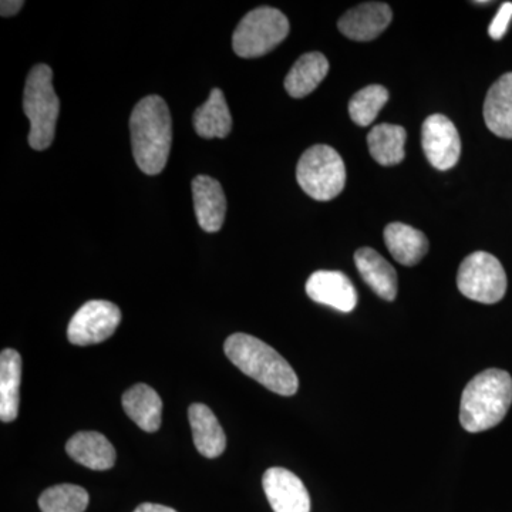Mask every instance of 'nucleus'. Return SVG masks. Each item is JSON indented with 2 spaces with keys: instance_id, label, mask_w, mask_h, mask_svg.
I'll return each mask as SVG.
<instances>
[{
  "instance_id": "4be33fe9",
  "label": "nucleus",
  "mask_w": 512,
  "mask_h": 512,
  "mask_svg": "<svg viewBox=\"0 0 512 512\" xmlns=\"http://www.w3.org/2000/svg\"><path fill=\"white\" fill-rule=\"evenodd\" d=\"M195 133L202 138H225L232 130V117L221 89H214L208 100L195 110Z\"/></svg>"
},
{
  "instance_id": "39448f33",
  "label": "nucleus",
  "mask_w": 512,
  "mask_h": 512,
  "mask_svg": "<svg viewBox=\"0 0 512 512\" xmlns=\"http://www.w3.org/2000/svg\"><path fill=\"white\" fill-rule=\"evenodd\" d=\"M289 30V20L281 10L262 6L239 22L232 35V49L244 59L265 56L284 42Z\"/></svg>"
},
{
  "instance_id": "cd10ccee",
  "label": "nucleus",
  "mask_w": 512,
  "mask_h": 512,
  "mask_svg": "<svg viewBox=\"0 0 512 512\" xmlns=\"http://www.w3.org/2000/svg\"><path fill=\"white\" fill-rule=\"evenodd\" d=\"M134 512H177L173 508L165 507V505L144 503L138 505Z\"/></svg>"
},
{
  "instance_id": "bb28decb",
  "label": "nucleus",
  "mask_w": 512,
  "mask_h": 512,
  "mask_svg": "<svg viewBox=\"0 0 512 512\" xmlns=\"http://www.w3.org/2000/svg\"><path fill=\"white\" fill-rule=\"evenodd\" d=\"M23 6H25V2H22V0L20 2L18 0H3L0 3V13H2L3 18H10V16H15Z\"/></svg>"
},
{
  "instance_id": "aec40b11",
  "label": "nucleus",
  "mask_w": 512,
  "mask_h": 512,
  "mask_svg": "<svg viewBox=\"0 0 512 512\" xmlns=\"http://www.w3.org/2000/svg\"><path fill=\"white\" fill-rule=\"evenodd\" d=\"M329 73V62L319 52L306 53L293 64L285 79V89L293 99H303L318 89Z\"/></svg>"
},
{
  "instance_id": "9b49d317",
  "label": "nucleus",
  "mask_w": 512,
  "mask_h": 512,
  "mask_svg": "<svg viewBox=\"0 0 512 512\" xmlns=\"http://www.w3.org/2000/svg\"><path fill=\"white\" fill-rule=\"evenodd\" d=\"M306 293L313 302L343 313L357 305V292L348 276L339 271H318L309 276Z\"/></svg>"
},
{
  "instance_id": "f257e3e1",
  "label": "nucleus",
  "mask_w": 512,
  "mask_h": 512,
  "mask_svg": "<svg viewBox=\"0 0 512 512\" xmlns=\"http://www.w3.org/2000/svg\"><path fill=\"white\" fill-rule=\"evenodd\" d=\"M130 136L138 168L147 175L160 174L173 144V119L160 96L153 94L138 101L130 117Z\"/></svg>"
},
{
  "instance_id": "423d86ee",
  "label": "nucleus",
  "mask_w": 512,
  "mask_h": 512,
  "mask_svg": "<svg viewBox=\"0 0 512 512\" xmlns=\"http://www.w3.org/2000/svg\"><path fill=\"white\" fill-rule=\"evenodd\" d=\"M296 180L313 200H333L345 188V163L335 148L318 144L302 154L296 167Z\"/></svg>"
},
{
  "instance_id": "ddd939ff",
  "label": "nucleus",
  "mask_w": 512,
  "mask_h": 512,
  "mask_svg": "<svg viewBox=\"0 0 512 512\" xmlns=\"http://www.w3.org/2000/svg\"><path fill=\"white\" fill-rule=\"evenodd\" d=\"M191 188L198 225L210 234L220 231L227 214V198L222 185L208 175H197Z\"/></svg>"
},
{
  "instance_id": "6e6552de",
  "label": "nucleus",
  "mask_w": 512,
  "mask_h": 512,
  "mask_svg": "<svg viewBox=\"0 0 512 512\" xmlns=\"http://www.w3.org/2000/svg\"><path fill=\"white\" fill-rule=\"evenodd\" d=\"M120 322L119 306L109 301H90L74 313L67 338L76 346L97 345L111 338Z\"/></svg>"
},
{
  "instance_id": "2eb2a0df",
  "label": "nucleus",
  "mask_w": 512,
  "mask_h": 512,
  "mask_svg": "<svg viewBox=\"0 0 512 512\" xmlns=\"http://www.w3.org/2000/svg\"><path fill=\"white\" fill-rule=\"evenodd\" d=\"M483 113L491 133L512 140V73H505L488 90Z\"/></svg>"
},
{
  "instance_id": "1a4fd4ad",
  "label": "nucleus",
  "mask_w": 512,
  "mask_h": 512,
  "mask_svg": "<svg viewBox=\"0 0 512 512\" xmlns=\"http://www.w3.org/2000/svg\"><path fill=\"white\" fill-rule=\"evenodd\" d=\"M421 146L427 160L437 170H450L460 160V134L453 121L443 114H433L424 120L421 127Z\"/></svg>"
},
{
  "instance_id": "5701e85b",
  "label": "nucleus",
  "mask_w": 512,
  "mask_h": 512,
  "mask_svg": "<svg viewBox=\"0 0 512 512\" xmlns=\"http://www.w3.org/2000/svg\"><path fill=\"white\" fill-rule=\"evenodd\" d=\"M406 138L407 133L402 126L379 124L367 136V146L376 163L390 167L402 163L406 157Z\"/></svg>"
},
{
  "instance_id": "b1692460",
  "label": "nucleus",
  "mask_w": 512,
  "mask_h": 512,
  "mask_svg": "<svg viewBox=\"0 0 512 512\" xmlns=\"http://www.w3.org/2000/svg\"><path fill=\"white\" fill-rule=\"evenodd\" d=\"M87 505L89 493L79 485H55L47 488L39 497L42 512H84Z\"/></svg>"
},
{
  "instance_id": "a878e982",
  "label": "nucleus",
  "mask_w": 512,
  "mask_h": 512,
  "mask_svg": "<svg viewBox=\"0 0 512 512\" xmlns=\"http://www.w3.org/2000/svg\"><path fill=\"white\" fill-rule=\"evenodd\" d=\"M512 20V3L505 2L501 5L500 10H498L497 15L493 22H491L490 28H488V33L493 37L494 40L503 39L505 33H507L508 26H510Z\"/></svg>"
},
{
  "instance_id": "9d476101",
  "label": "nucleus",
  "mask_w": 512,
  "mask_h": 512,
  "mask_svg": "<svg viewBox=\"0 0 512 512\" xmlns=\"http://www.w3.org/2000/svg\"><path fill=\"white\" fill-rule=\"evenodd\" d=\"M262 485L275 512H311V497L301 478L282 467L266 470Z\"/></svg>"
},
{
  "instance_id": "a211bd4d",
  "label": "nucleus",
  "mask_w": 512,
  "mask_h": 512,
  "mask_svg": "<svg viewBox=\"0 0 512 512\" xmlns=\"http://www.w3.org/2000/svg\"><path fill=\"white\" fill-rule=\"evenodd\" d=\"M384 242L399 264L414 266L429 252V239L419 229L392 222L384 229Z\"/></svg>"
},
{
  "instance_id": "393cba45",
  "label": "nucleus",
  "mask_w": 512,
  "mask_h": 512,
  "mask_svg": "<svg viewBox=\"0 0 512 512\" xmlns=\"http://www.w3.org/2000/svg\"><path fill=\"white\" fill-rule=\"evenodd\" d=\"M389 100V92L380 84H372L357 92L349 101V114L357 126L367 127Z\"/></svg>"
},
{
  "instance_id": "7ed1b4c3",
  "label": "nucleus",
  "mask_w": 512,
  "mask_h": 512,
  "mask_svg": "<svg viewBox=\"0 0 512 512\" xmlns=\"http://www.w3.org/2000/svg\"><path fill=\"white\" fill-rule=\"evenodd\" d=\"M512 403V377L488 369L474 377L461 396L460 423L468 433L493 429L507 416Z\"/></svg>"
},
{
  "instance_id": "f8f14e48",
  "label": "nucleus",
  "mask_w": 512,
  "mask_h": 512,
  "mask_svg": "<svg viewBox=\"0 0 512 512\" xmlns=\"http://www.w3.org/2000/svg\"><path fill=\"white\" fill-rule=\"evenodd\" d=\"M392 19V9L386 3L366 2L348 10L340 18L338 28L349 39L369 42L382 35Z\"/></svg>"
},
{
  "instance_id": "0eeeda50",
  "label": "nucleus",
  "mask_w": 512,
  "mask_h": 512,
  "mask_svg": "<svg viewBox=\"0 0 512 512\" xmlns=\"http://www.w3.org/2000/svg\"><path fill=\"white\" fill-rule=\"evenodd\" d=\"M457 286L458 291L471 301L493 305L507 292V275L494 255L478 251L461 262Z\"/></svg>"
},
{
  "instance_id": "f3484780",
  "label": "nucleus",
  "mask_w": 512,
  "mask_h": 512,
  "mask_svg": "<svg viewBox=\"0 0 512 512\" xmlns=\"http://www.w3.org/2000/svg\"><path fill=\"white\" fill-rule=\"evenodd\" d=\"M194 444L202 456L220 457L227 447V437L214 412L205 404L194 403L188 410Z\"/></svg>"
},
{
  "instance_id": "dca6fc26",
  "label": "nucleus",
  "mask_w": 512,
  "mask_h": 512,
  "mask_svg": "<svg viewBox=\"0 0 512 512\" xmlns=\"http://www.w3.org/2000/svg\"><path fill=\"white\" fill-rule=\"evenodd\" d=\"M357 271L377 296L392 302L397 296V274L392 265L372 248H360L355 254Z\"/></svg>"
},
{
  "instance_id": "20e7f679",
  "label": "nucleus",
  "mask_w": 512,
  "mask_h": 512,
  "mask_svg": "<svg viewBox=\"0 0 512 512\" xmlns=\"http://www.w3.org/2000/svg\"><path fill=\"white\" fill-rule=\"evenodd\" d=\"M23 110L30 121L29 146L43 151L55 140L60 100L53 87V72L47 64L30 70L23 93Z\"/></svg>"
},
{
  "instance_id": "6ab92c4d",
  "label": "nucleus",
  "mask_w": 512,
  "mask_h": 512,
  "mask_svg": "<svg viewBox=\"0 0 512 512\" xmlns=\"http://www.w3.org/2000/svg\"><path fill=\"white\" fill-rule=\"evenodd\" d=\"M124 412L140 429L147 433H156L161 426L163 402L156 390L144 383L128 389L123 394Z\"/></svg>"
},
{
  "instance_id": "f03ea898",
  "label": "nucleus",
  "mask_w": 512,
  "mask_h": 512,
  "mask_svg": "<svg viewBox=\"0 0 512 512\" xmlns=\"http://www.w3.org/2000/svg\"><path fill=\"white\" fill-rule=\"evenodd\" d=\"M225 355L244 375L281 396H293L299 380L291 365L265 342L245 333H235L225 340Z\"/></svg>"
},
{
  "instance_id": "4468645a",
  "label": "nucleus",
  "mask_w": 512,
  "mask_h": 512,
  "mask_svg": "<svg viewBox=\"0 0 512 512\" xmlns=\"http://www.w3.org/2000/svg\"><path fill=\"white\" fill-rule=\"evenodd\" d=\"M66 451L82 466L94 471H106L116 463V448L97 431H80L67 441Z\"/></svg>"
},
{
  "instance_id": "412c9836",
  "label": "nucleus",
  "mask_w": 512,
  "mask_h": 512,
  "mask_svg": "<svg viewBox=\"0 0 512 512\" xmlns=\"http://www.w3.org/2000/svg\"><path fill=\"white\" fill-rule=\"evenodd\" d=\"M22 379V356L13 349L0 355V420L10 423L19 414V387Z\"/></svg>"
}]
</instances>
